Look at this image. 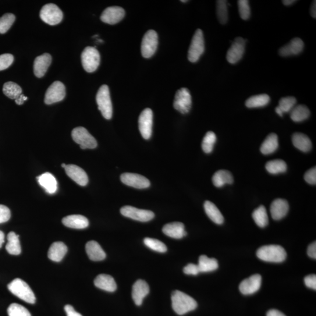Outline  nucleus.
<instances>
[{
	"mask_svg": "<svg viewBox=\"0 0 316 316\" xmlns=\"http://www.w3.org/2000/svg\"><path fill=\"white\" fill-rule=\"evenodd\" d=\"M213 184L217 187H221L226 184H232L234 182L232 173L226 170H220L213 176Z\"/></svg>",
	"mask_w": 316,
	"mask_h": 316,
	"instance_id": "7c9ffc66",
	"label": "nucleus"
},
{
	"mask_svg": "<svg viewBox=\"0 0 316 316\" xmlns=\"http://www.w3.org/2000/svg\"><path fill=\"white\" fill-rule=\"evenodd\" d=\"M310 115L309 109L304 105L294 106V108L290 112L291 119L296 123L303 122V121L307 119Z\"/></svg>",
	"mask_w": 316,
	"mask_h": 316,
	"instance_id": "f704fd0d",
	"label": "nucleus"
},
{
	"mask_svg": "<svg viewBox=\"0 0 316 316\" xmlns=\"http://www.w3.org/2000/svg\"><path fill=\"white\" fill-rule=\"evenodd\" d=\"M304 283L308 288L316 289V276L315 275H308L304 278Z\"/></svg>",
	"mask_w": 316,
	"mask_h": 316,
	"instance_id": "603ef678",
	"label": "nucleus"
},
{
	"mask_svg": "<svg viewBox=\"0 0 316 316\" xmlns=\"http://www.w3.org/2000/svg\"><path fill=\"white\" fill-rule=\"evenodd\" d=\"M266 316H286L281 311L276 309L269 310L266 313Z\"/></svg>",
	"mask_w": 316,
	"mask_h": 316,
	"instance_id": "6e6d98bb",
	"label": "nucleus"
},
{
	"mask_svg": "<svg viewBox=\"0 0 316 316\" xmlns=\"http://www.w3.org/2000/svg\"><path fill=\"white\" fill-rule=\"evenodd\" d=\"M289 209V204L286 200L278 198L271 203L270 212L273 220H279L285 218Z\"/></svg>",
	"mask_w": 316,
	"mask_h": 316,
	"instance_id": "412c9836",
	"label": "nucleus"
},
{
	"mask_svg": "<svg viewBox=\"0 0 316 316\" xmlns=\"http://www.w3.org/2000/svg\"><path fill=\"white\" fill-rule=\"evenodd\" d=\"M162 232L166 236L175 239H181L187 235L183 224L180 222L167 224L163 227Z\"/></svg>",
	"mask_w": 316,
	"mask_h": 316,
	"instance_id": "5701e85b",
	"label": "nucleus"
},
{
	"mask_svg": "<svg viewBox=\"0 0 316 316\" xmlns=\"http://www.w3.org/2000/svg\"><path fill=\"white\" fill-rule=\"evenodd\" d=\"M5 234L2 231H0V248H2L3 244L5 243Z\"/></svg>",
	"mask_w": 316,
	"mask_h": 316,
	"instance_id": "bf43d9fd",
	"label": "nucleus"
},
{
	"mask_svg": "<svg viewBox=\"0 0 316 316\" xmlns=\"http://www.w3.org/2000/svg\"><path fill=\"white\" fill-rule=\"evenodd\" d=\"M67 175L80 186H86L88 182V176L83 169L75 165H66L64 168Z\"/></svg>",
	"mask_w": 316,
	"mask_h": 316,
	"instance_id": "a211bd4d",
	"label": "nucleus"
},
{
	"mask_svg": "<svg viewBox=\"0 0 316 316\" xmlns=\"http://www.w3.org/2000/svg\"><path fill=\"white\" fill-rule=\"evenodd\" d=\"M307 255L310 258L316 259V243L314 242L310 245L307 249Z\"/></svg>",
	"mask_w": 316,
	"mask_h": 316,
	"instance_id": "5fc2aeb1",
	"label": "nucleus"
},
{
	"mask_svg": "<svg viewBox=\"0 0 316 316\" xmlns=\"http://www.w3.org/2000/svg\"><path fill=\"white\" fill-rule=\"evenodd\" d=\"M28 97L25 96L24 94H21L19 97L16 99V103L18 105H22L24 102L27 100Z\"/></svg>",
	"mask_w": 316,
	"mask_h": 316,
	"instance_id": "4d7b16f0",
	"label": "nucleus"
},
{
	"mask_svg": "<svg viewBox=\"0 0 316 316\" xmlns=\"http://www.w3.org/2000/svg\"><path fill=\"white\" fill-rule=\"evenodd\" d=\"M52 62V57L49 53L39 56L35 58L34 65L35 75L38 78L43 77L47 73Z\"/></svg>",
	"mask_w": 316,
	"mask_h": 316,
	"instance_id": "aec40b11",
	"label": "nucleus"
},
{
	"mask_svg": "<svg viewBox=\"0 0 316 316\" xmlns=\"http://www.w3.org/2000/svg\"><path fill=\"white\" fill-rule=\"evenodd\" d=\"M65 311L67 316H83L74 310V308L71 305L67 304L65 306Z\"/></svg>",
	"mask_w": 316,
	"mask_h": 316,
	"instance_id": "864d4df0",
	"label": "nucleus"
},
{
	"mask_svg": "<svg viewBox=\"0 0 316 316\" xmlns=\"http://www.w3.org/2000/svg\"><path fill=\"white\" fill-rule=\"evenodd\" d=\"M10 218V209L5 205L0 204V224L8 222Z\"/></svg>",
	"mask_w": 316,
	"mask_h": 316,
	"instance_id": "09e8293b",
	"label": "nucleus"
},
{
	"mask_svg": "<svg viewBox=\"0 0 316 316\" xmlns=\"http://www.w3.org/2000/svg\"><path fill=\"white\" fill-rule=\"evenodd\" d=\"M125 14V10L122 7H109L102 12L100 19L104 23L115 25L120 22L124 19Z\"/></svg>",
	"mask_w": 316,
	"mask_h": 316,
	"instance_id": "dca6fc26",
	"label": "nucleus"
},
{
	"mask_svg": "<svg viewBox=\"0 0 316 316\" xmlns=\"http://www.w3.org/2000/svg\"><path fill=\"white\" fill-rule=\"evenodd\" d=\"M145 246L150 249L159 253H163L167 251L166 245L157 239L145 238L144 240Z\"/></svg>",
	"mask_w": 316,
	"mask_h": 316,
	"instance_id": "37998d69",
	"label": "nucleus"
},
{
	"mask_svg": "<svg viewBox=\"0 0 316 316\" xmlns=\"http://www.w3.org/2000/svg\"><path fill=\"white\" fill-rule=\"evenodd\" d=\"M217 140L216 134L212 131H208L205 134L202 141L201 147L205 153L210 154L214 148L215 144Z\"/></svg>",
	"mask_w": 316,
	"mask_h": 316,
	"instance_id": "a19ab883",
	"label": "nucleus"
},
{
	"mask_svg": "<svg viewBox=\"0 0 316 316\" xmlns=\"http://www.w3.org/2000/svg\"><path fill=\"white\" fill-rule=\"evenodd\" d=\"M304 179L308 184H315L316 183V168L315 167L307 170L304 174Z\"/></svg>",
	"mask_w": 316,
	"mask_h": 316,
	"instance_id": "8fccbe9b",
	"label": "nucleus"
},
{
	"mask_svg": "<svg viewBox=\"0 0 316 316\" xmlns=\"http://www.w3.org/2000/svg\"><path fill=\"white\" fill-rule=\"evenodd\" d=\"M86 251L88 258L91 261H101L106 257L105 252L96 241H88L86 245Z\"/></svg>",
	"mask_w": 316,
	"mask_h": 316,
	"instance_id": "393cba45",
	"label": "nucleus"
},
{
	"mask_svg": "<svg viewBox=\"0 0 316 316\" xmlns=\"http://www.w3.org/2000/svg\"><path fill=\"white\" fill-rule=\"evenodd\" d=\"M292 143L298 150L304 152L310 151L312 148L309 138L302 133H294L292 136Z\"/></svg>",
	"mask_w": 316,
	"mask_h": 316,
	"instance_id": "c756f323",
	"label": "nucleus"
},
{
	"mask_svg": "<svg viewBox=\"0 0 316 316\" xmlns=\"http://www.w3.org/2000/svg\"><path fill=\"white\" fill-rule=\"evenodd\" d=\"M217 15H218L220 23L226 24L227 23L229 19V14L227 1H225V0L217 1Z\"/></svg>",
	"mask_w": 316,
	"mask_h": 316,
	"instance_id": "ea45409f",
	"label": "nucleus"
},
{
	"mask_svg": "<svg viewBox=\"0 0 316 316\" xmlns=\"http://www.w3.org/2000/svg\"><path fill=\"white\" fill-rule=\"evenodd\" d=\"M304 43L300 38L293 39L289 43L283 46L279 51V55L281 56L287 57L299 54L303 51Z\"/></svg>",
	"mask_w": 316,
	"mask_h": 316,
	"instance_id": "4be33fe9",
	"label": "nucleus"
},
{
	"mask_svg": "<svg viewBox=\"0 0 316 316\" xmlns=\"http://www.w3.org/2000/svg\"><path fill=\"white\" fill-rule=\"evenodd\" d=\"M246 40L238 37L234 40L232 47L227 53V60L231 64H236L242 59L245 52Z\"/></svg>",
	"mask_w": 316,
	"mask_h": 316,
	"instance_id": "2eb2a0df",
	"label": "nucleus"
},
{
	"mask_svg": "<svg viewBox=\"0 0 316 316\" xmlns=\"http://www.w3.org/2000/svg\"><path fill=\"white\" fill-rule=\"evenodd\" d=\"M67 252V247L62 242L53 243L48 251V256L52 261L60 262L63 260Z\"/></svg>",
	"mask_w": 316,
	"mask_h": 316,
	"instance_id": "bb28decb",
	"label": "nucleus"
},
{
	"mask_svg": "<svg viewBox=\"0 0 316 316\" xmlns=\"http://www.w3.org/2000/svg\"><path fill=\"white\" fill-rule=\"evenodd\" d=\"M8 243L6 245V250L11 255H18L21 253V247L19 240V236L12 232L7 236Z\"/></svg>",
	"mask_w": 316,
	"mask_h": 316,
	"instance_id": "473e14b6",
	"label": "nucleus"
},
{
	"mask_svg": "<svg viewBox=\"0 0 316 316\" xmlns=\"http://www.w3.org/2000/svg\"><path fill=\"white\" fill-rule=\"evenodd\" d=\"M253 218L257 225L261 228H264L268 225V216L264 205H261L253 213Z\"/></svg>",
	"mask_w": 316,
	"mask_h": 316,
	"instance_id": "e433bc0d",
	"label": "nucleus"
},
{
	"mask_svg": "<svg viewBox=\"0 0 316 316\" xmlns=\"http://www.w3.org/2000/svg\"><path fill=\"white\" fill-rule=\"evenodd\" d=\"M197 265L200 272H213L219 268L218 261L215 258H209L206 255H201Z\"/></svg>",
	"mask_w": 316,
	"mask_h": 316,
	"instance_id": "72a5a7b5",
	"label": "nucleus"
},
{
	"mask_svg": "<svg viewBox=\"0 0 316 316\" xmlns=\"http://www.w3.org/2000/svg\"><path fill=\"white\" fill-rule=\"evenodd\" d=\"M172 306L174 311L179 315H184L193 311L197 307V303L193 297L179 290L172 294Z\"/></svg>",
	"mask_w": 316,
	"mask_h": 316,
	"instance_id": "f257e3e1",
	"label": "nucleus"
},
{
	"mask_svg": "<svg viewBox=\"0 0 316 316\" xmlns=\"http://www.w3.org/2000/svg\"><path fill=\"white\" fill-rule=\"evenodd\" d=\"M315 1L313 2L312 3L311 9H310V14L312 17L315 19L316 18V5H315Z\"/></svg>",
	"mask_w": 316,
	"mask_h": 316,
	"instance_id": "13d9d810",
	"label": "nucleus"
},
{
	"mask_svg": "<svg viewBox=\"0 0 316 316\" xmlns=\"http://www.w3.org/2000/svg\"><path fill=\"white\" fill-rule=\"evenodd\" d=\"M62 223L69 228L74 229H84L89 225L88 219L81 215H70L62 219Z\"/></svg>",
	"mask_w": 316,
	"mask_h": 316,
	"instance_id": "b1692460",
	"label": "nucleus"
},
{
	"mask_svg": "<svg viewBox=\"0 0 316 316\" xmlns=\"http://www.w3.org/2000/svg\"><path fill=\"white\" fill-rule=\"evenodd\" d=\"M296 1H294V0H284V1H282L283 5L285 6L292 5Z\"/></svg>",
	"mask_w": 316,
	"mask_h": 316,
	"instance_id": "052dcab7",
	"label": "nucleus"
},
{
	"mask_svg": "<svg viewBox=\"0 0 316 316\" xmlns=\"http://www.w3.org/2000/svg\"><path fill=\"white\" fill-rule=\"evenodd\" d=\"M205 213L212 221L217 225H222L224 223V217L216 205L210 201H205L204 204Z\"/></svg>",
	"mask_w": 316,
	"mask_h": 316,
	"instance_id": "c85d7f7f",
	"label": "nucleus"
},
{
	"mask_svg": "<svg viewBox=\"0 0 316 316\" xmlns=\"http://www.w3.org/2000/svg\"><path fill=\"white\" fill-rule=\"evenodd\" d=\"M63 16L61 10L54 4H48L44 6L40 12L41 20L50 26H56L61 22Z\"/></svg>",
	"mask_w": 316,
	"mask_h": 316,
	"instance_id": "6e6552de",
	"label": "nucleus"
},
{
	"mask_svg": "<svg viewBox=\"0 0 316 316\" xmlns=\"http://www.w3.org/2000/svg\"><path fill=\"white\" fill-rule=\"evenodd\" d=\"M265 168L267 171L273 175L284 173L286 171L287 165L281 159H275L266 163Z\"/></svg>",
	"mask_w": 316,
	"mask_h": 316,
	"instance_id": "4c0bfd02",
	"label": "nucleus"
},
{
	"mask_svg": "<svg viewBox=\"0 0 316 316\" xmlns=\"http://www.w3.org/2000/svg\"><path fill=\"white\" fill-rule=\"evenodd\" d=\"M72 137L74 141L79 144L83 150L94 149L97 146V141L84 127H79L74 129Z\"/></svg>",
	"mask_w": 316,
	"mask_h": 316,
	"instance_id": "0eeeda50",
	"label": "nucleus"
},
{
	"mask_svg": "<svg viewBox=\"0 0 316 316\" xmlns=\"http://www.w3.org/2000/svg\"><path fill=\"white\" fill-rule=\"evenodd\" d=\"M9 316H31L30 311L22 305L13 303L10 305L7 309Z\"/></svg>",
	"mask_w": 316,
	"mask_h": 316,
	"instance_id": "c03bdc74",
	"label": "nucleus"
},
{
	"mask_svg": "<svg viewBox=\"0 0 316 316\" xmlns=\"http://www.w3.org/2000/svg\"><path fill=\"white\" fill-rule=\"evenodd\" d=\"M66 166V165L65 164V163H62V168H65Z\"/></svg>",
	"mask_w": 316,
	"mask_h": 316,
	"instance_id": "e2e57ef3",
	"label": "nucleus"
},
{
	"mask_svg": "<svg viewBox=\"0 0 316 316\" xmlns=\"http://www.w3.org/2000/svg\"><path fill=\"white\" fill-rule=\"evenodd\" d=\"M14 56L9 53L0 55V71L5 70L12 65Z\"/></svg>",
	"mask_w": 316,
	"mask_h": 316,
	"instance_id": "de8ad7c7",
	"label": "nucleus"
},
{
	"mask_svg": "<svg viewBox=\"0 0 316 316\" xmlns=\"http://www.w3.org/2000/svg\"><path fill=\"white\" fill-rule=\"evenodd\" d=\"M66 88L65 85L59 81H56L49 87L45 94V102L48 105L61 101L65 98Z\"/></svg>",
	"mask_w": 316,
	"mask_h": 316,
	"instance_id": "f8f14e48",
	"label": "nucleus"
},
{
	"mask_svg": "<svg viewBox=\"0 0 316 316\" xmlns=\"http://www.w3.org/2000/svg\"><path fill=\"white\" fill-rule=\"evenodd\" d=\"M150 293V287L145 280L139 279L134 284L132 297L137 306H141L144 298Z\"/></svg>",
	"mask_w": 316,
	"mask_h": 316,
	"instance_id": "6ab92c4d",
	"label": "nucleus"
},
{
	"mask_svg": "<svg viewBox=\"0 0 316 316\" xmlns=\"http://www.w3.org/2000/svg\"><path fill=\"white\" fill-rule=\"evenodd\" d=\"M139 130L142 136L145 140H149L152 136L153 125V113L150 109H146L141 113L138 120Z\"/></svg>",
	"mask_w": 316,
	"mask_h": 316,
	"instance_id": "ddd939ff",
	"label": "nucleus"
},
{
	"mask_svg": "<svg viewBox=\"0 0 316 316\" xmlns=\"http://www.w3.org/2000/svg\"><path fill=\"white\" fill-rule=\"evenodd\" d=\"M183 272L186 275H197L200 273L197 265L189 264L183 269Z\"/></svg>",
	"mask_w": 316,
	"mask_h": 316,
	"instance_id": "3c124183",
	"label": "nucleus"
},
{
	"mask_svg": "<svg viewBox=\"0 0 316 316\" xmlns=\"http://www.w3.org/2000/svg\"><path fill=\"white\" fill-rule=\"evenodd\" d=\"M257 256L262 261L280 263L286 260L287 254L282 247L278 245H269L259 248Z\"/></svg>",
	"mask_w": 316,
	"mask_h": 316,
	"instance_id": "f03ea898",
	"label": "nucleus"
},
{
	"mask_svg": "<svg viewBox=\"0 0 316 316\" xmlns=\"http://www.w3.org/2000/svg\"><path fill=\"white\" fill-rule=\"evenodd\" d=\"M3 93L11 99H17L22 94V88L16 83L9 81L4 84Z\"/></svg>",
	"mask_w": 316,
	"mask_h": 316,
	"instance_id": "58836bf2",
	"label": "nucleus"
},
{
	"mask_svg": "<svg viewBox=\"0 0 316 316\" xmlns=\"http://www.w3.org/2000/svg\"><path fill=\"white\" fill-rule=\"evenodd\" d=\"M239 13L241 19L247 20L250 19L251 10L249 6V2L247 0H240L238 1Z\"/></svg>",
	"mask_w": 316,
	"mask_h": 316,
	"instance_id": "49530a36",
	"label": "nucleus"
},
{
	"mask_svg": "<svg viewBox=\"0 0 316 316\" xmlns=\"http://www.w3.org/2000/svg\"><path fill=\"white\" fill-rule=\"evenodd\" d=\"M121 213L126 218L141 222L151 221L155 217L154 213L150 210H143L130 205H126L121 208Z\"/></svg>",
	"mask_w": 316,
	"mask_h": 316,
	"instance_id": "9b49d317",
	"label": "nucleus"
},
{
	"mask_svg": "<svg viewBox=\"0 0 316 316\" xmlns=\"http://www.w3.org/2000/svg\"><path fill=\"white\" fill-rule=\"evenodd\" d=\"M275 112L277 114H278V115L280 116V117H282L283 116V113L282 112L281 110H280V109L278 108V107H276V109H275Z\"/></svg>",
	"mask_w": 316,
	"mask_h": 316,
	"instance_id": "680f3d73",
	"label": "nucleus"
},
{
	"mask_svg": "<svg viewBox=\"0 0 316 316\" xmlns=\"http://www.w3.org/2000/svg\"><path fill=\"white\" fill-rule=\"evenodd\" d=\"M261 284V276L259 274L254 275L243 280L239 286V289L244 295H250L258 292Z\"/></svg>",
	"mask_w": 316,
	"mask_h": 316,
	"instance_id": "f3484780",
	"label": "nucleus"
},
{
	"mask_svg": "<svg viewBox=\"0 0 316 316\" xmlns=\"http://www.w3.org/2000/svg\"><path fill=\"white\" fill-rule=\"evenodd\" d=\"M81 63L87 72H94L100 65V53L94 47H86L81 53Z\"/></svg>",
	"mask_w": 316,
	"mask_h": 316,
	"instance_id": "39448f33",
	"label": "nucleus"
},
{
	"mask_svg": "<svg viewBox=\"0 0 316 316\" xmlns=\"http://www.w3.org/2000/svg\"><path fill=\"white\" fill-rule=\"evenodd\" d=\"M173 107L180 113L187 114L191 108V96L190 91L186 88H181L175 94Z\"/></svg>",
	"mask_w": 316,
	"mask_h": 316,
	"instance_id": "9d476101",
	"label": "nucleus"
},
{
	"mask_svg": "<svg viewBox=\"0 0 316 316\" xmlns=\"http://www.w3.org/2000/svg\"><path fill=\"white\" fill-rule=\"evenodd\" d=\"M158 45V34L154 30H149L144 35L141 44L142 55L145 58H150L155 54Z\"/></svg>",
	"mask_w": 316,
	"mask_h": 316,
	"instance_id": "1a4fd4ad",
	"label": "nucleus"
},
{
	"mask_svg": "<svg viewBox=\"0 0 316 316\" xmlns=\"http://www.w3.org/2000/svg\"><path fill=\"white\" fill-rule=\"evenodd\" d=\"M120 179L124 184L136 189H146L151 184L146 177L136 173H124L121 175Z\"/></svg>",
	"mask_w": 316,
	"mask_h": 316,
	"instance_id": "4468645a",
	"label": "nucleus"
},
{
	"mask_svg": "<svg viewBox=\"0 0 316 316\" xmlns=\"http://www.w3.org/2000/svg\"><path fill=\"white\" fill-rule=\"evenodd\" d=\"M38 179L39 183L48 193H55L58 189L56 179L51 173L47 172L42 174L38 177Z\"/></svg>",
	"mask_w": 316,
	"mask_h": 316,
	"instance_id": "cd10ccee",
	"label": "nucleus"
},
{
	"mask_svg": "<svg viewBox=\"0 0 316 316\" xmlns=\"http://www.w3.org/2000/svg\"><path fill=\"white\" fill-rule=\"evenodd\" d=\"M7 287H8L10 292L14 295L26 301V302L34 304L36 301V298H35L33 291L23 280L19 278L14 279Z\"/></svg>",
	"mask_w": 316,
	"mask_h": 316,
	"instance_id": "7ed1b4c3",
	"label": "nucleus"
},
{
	"mask_svg": "<svg viewBox=\"0 0 316 316\" xmlns=\"http://www.w3.org/2000/svg\"><path fill=\"white\" fill-rule=\"evenodd\" d=\"M181 2H182V3H187V2H188V1H181Z\"/></svg>",
	"mask_w": 316,
	"mask_h": 316,
	"instance_id": "0e129e2a",
	"label": "nucleus"
},
{
	"mask_svg": "<svg viewBox=\"0 0 316 316\" xmlns=\"http://www.w3.org/2000/svg\"><path fill=\"white\" fill-rule=\"evenodd\" d=\"M204 49L203 31L198 29L195 32L192 40H191L189 51H188V59L192 63L197 62L204 53Z\"/></svg>",
	"mask_w": 316,
	"mask_h": 316,
	"instance_id": "423d86ee",
	"label": "nucleus"
},
{
	"mask_svg": "<svg viewBox=\"0 0 316 316\" xmlns=\"http://www.w3.org/2000/svg\"><path fill=\"white\" fill-rule=\"evenodd\" d=\"M296 103V99L294 97H283L279 100L278 108L283 113L291 112Z\"/></svg>",
	"mask_w": 316,
	"mask_h": 316,
	"instance_id": "a18cd8bd",
	"label": "nucleus"
},
{
	"mask_svg": "<svg viewBox=\"0 0 316 316\" xmlns=\"http://www.w3.org/2000/svg\"><path fill=\"white\" fill-rule=\"evenodd\" d=\"M270 97L268 95L263 94L254 95L248 98L246 102V106L248 108H262L269 104Z\"/></svg>",
	"mask_w": 316,
	"mask_h": 316,
	"instance_id": "c9c22d12",
	"label": "nucleus"
},
{
	"mask_svg": "<svg viewBox=\"0 0 316 316\" xmlns=\"http://www.w3.org/2000/svg\"><path fill=\"white\" fill-rule=\"evenodd\" d=\"M96 102L102 116L107 120L111 119L113 116V106L109 88L107 85H102L99 88L96 95Z\"/></svg>",
	"mask_w": 316,
	"mask_h": 316,
	"instance_id": "20e7f679",
	"label": "nucleus"
},
{
	"mask_svg": "<svg viewBox=\"0 0 316 316\" xmlns=\"http://www.w3.org/2000/svg\"><path fill=\"white\" fill-rule=\"evenodd\" d=\"M16 17L13 14L7 13L0 18V34H5L13 26Z\"/></svg>",
	"mask_w": 316,
	"mask_h": 316,
	"instance_id": "79ce46f5",
	"label": "nucleus"
},
{
	"mask_svg": "<svg viewBox=\"0 0 316 316\" xmlns=\"http://www.w3.org/2000/svg\"><path fill=\"white\" fill-rule=\"evenodd\" d=\"M94 285L98 288L113 292L117 289V284L112 276L101 274L98 275L94 279Z\"/></svg>",
	"mask_w": 316,
	"mask_h": 316,
	"instance_id": "a878e982",
	"label": "nucleus"
},
{
	"mask_svg": "<svg viewBox=\"0 0 316 316\" xmlns=\"http://www.w3.org/2000/svg\"><path fill=\"white\" fill-rule=\"evenodd\" d=\"M278 145V136L274 133H271L266 138L263 143L262 144L260 150L264 155L271 154L276 151Z\"/></svg>",
	"mask_w": 316,
	"mask_h": 316,
	"instance_id": "2f4dec72",
	"label": "nucleus"
}]
</instances>
